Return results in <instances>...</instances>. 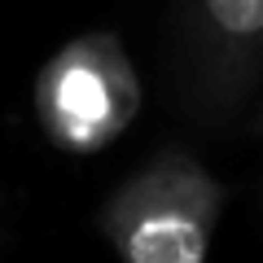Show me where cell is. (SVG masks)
Masks as SVG:
<instances>
[{
  "instance_id": "cell-4",
  "label": "cell",
  "mask_w": 263,
  "mask_h": 263,
  "mask_svg": "<svg viewBox=\"0 0 263 263\" xmlns=\"http://www.w3.org/2000/svg\"><path fill=\"white\" fill-rule=\"evenodd\" d=\"M259 132H263V114H259Z\"/></svg>"
},
{
  "instance_id": "cell-2",
  "label": "cell",
  "mask_w": 263,
  "mask_h": 263,
  "mask_svg": "<svg viewBox=\"0 0 263 263\" xmlns=\"http://www.w3.org/2000/svg\"><path fill=\"white\" fill-rule=\"evenodd\" d=\"M31 101L53 145L70 154H92L132 127L141 110V79L119 35L88 31L44 62Z\"/></svg>"
},
{
  "instance_id": "cell-3",
  "label": "cell",
  "mask_w": 263,
  "mask_h": 263,
  "mask_svg": "<svg viewBox=\"0 0 263 263\" xmlns=\"http://www.w3.org/2000/svg\"><path fill=\"white\" fill-rule=\"evenodd\" d=\"M202 35L228 66L263 48V0H202Z\"/></svg>"
},
{
  "instance_id": "cell-1",
  "label": "cell",
  "mask_w": 263,
  "mask_h": 263,
  "mask_svg": "<svg viewBox=\"0 0 263 263\" xmlns=\"http://www.w3.org/2000/svg\"><path fill=\"white\" fill-rule=\"evenodd\" d=\"M224 189L189 154H162L101 211V233L127 263H202L215 241Z\"/></svg>"
}]
</instances>
